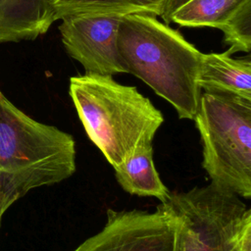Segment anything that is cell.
<instances>
[{"label":"cell","mask_w":251,"mask_h":251,"mask_svg":"<svg viewBox=\"0 0 251 251\" xmlns=\"http://www.w3.org/2000/svg\"><path fill=\"white\" fill-rule=\"evenodd\" d=\"M54 22L53 0H0V43L34 39Z\"/></svg>","instance_id":"obj_9"},{"label":"cell","mask_w":251,"mask_h":251,"mask_svg":"<svg viewBox=\"0 0 251 251\" xmlns=\"http://www.w3.org/2000/svg\"><path fill=\"white\" fill-rule=\"evenodd\" d=\"M69 93L87 136L113 168L153 147L164 117L136 87L84 74L70 77Z\"/></svg>","instance_id":"obj_2"},{"label":"cell","mask_w":251,"mask_h":251,"mask_svg":"<svg viewBox=\"0 0 251 251\" xmlns=\"http://www.w3.org/2000/svg\"><path fill=\"white\" fill-rule=\"evenodd\" d=\"M197 83L204 92L230 94L251 100L250 56L232 58L226 52L202 54Z\"/></svg>","instance_id":"obj_8"},{"label":"cell","mask_w":251,"mask_h":251,"mask_svg":"<svg viewBox=\"0 0 251 251\" xmlns=\"http://www.w3.org/2000/svg\"><path fill=\"white\" fill-rule=\"evenodd\" d=\"M177 221L160 203L154 212L107 210L103 228L74 251H176Z\"/></svg>","instance_id":"obj_6"},{"label":"cell","mask_w":251,"mask_h":251,"mask_svg":"<svg viewBox=\"0 0 251 251\" xmlns=\"http://www.w3.org/2000/svg\"><path fill=\"white\" fill-rule=\"evenodd\" d=\"M121 19L116 15H81L61 20L58 28L63 45L85 74L112 76L127 73L118 47Z\"/></svg>","instance_id":"obj_7"},{"label":"cell","mask_w":251,"mask_h":251,"mask_svg":"<svg viewBox=\"0 0 251 251\" xmlns=\"http://www.w3.org/2000/svg\"><path fill=\"white\" fill-rule=\"evenodd\" d=\"M75 172L74 137L33 120L0 89V226L8 208L28 191L61 182Z\"/></svg>","instance_id":"obj_3"},{"label":"cell","mask_w":251,"mask_h":251,"mask_svg":"<svg viewBox=\"0 0 251 251\" xmlns=\"http://www.w3.org/2000/svg\"><path fill=\"white\" fill-rule=\"evenodd\" d=\"M188 1L189 0H166L162 9V13L160 15V17L164 20L165 24H170L171 17L174 14V12Z\"/></svg>","instance_id":"obj_14"},{"label":"cell","mask_w":251,"mask_h":251,"mask_svg":"<svg viewBox=\"0 0 251 251\" xmlns=\"http://www.w3.org/2000/svg\"><path fill=\"white\" fill-rule=\"evenodd\" d=\"M247 0H189L171 17V23L188 27H216L223 25Z\"/></svg>","instance_id":"obj_12"},{"label":"cell","mask_w":251,"mask_h":251,"mask_svg":"<svg viewBox=\"0 0 251 251\" xmlns=\"http://www.w3.org/2000/svg\"><path fill=\"white\" fill-rule=\"evenodd\" d=\"M122 188L129 194L151 196L164 203L170 190L163 183L153 161V147L141 150L114 168Z\"/></svg>","instance_id":"obj_10"},{"label":"cell","mask_w":251,"mask_h":251,"mask_svg":"<svg viewBox=\"0 0 251 251\" xmlns=\"http://www.w3.org/2000/svg\"><path fill=\"white\" fill-rule=\"evenodd\" d=\"M224 41L229 48L228 55L251 50V0L245 1L220 28Z\"/></svg>","instance_id":"obj_13"},{"label":"cell","mask_w":251,"mask_h":251,"mask_svg":"<svg viewBox=\"0 0 251 251\" xmlns=\"http://www.w3.org/2000/svg\"><path fill=\"white\" fill-rule=\"evenodd\" d=\"M193 121L202 143V167L211 183L251 198V100L203 92Z\"/></svg>","instance_id":"obj_4"},{"label":"cell","mask_w":251,"mask_h":251,"mask_svg":"<svg viewBox=\"0 0 251 251\" xmlns=\"http://www.w3.org/2000/svg\"><path fill=\"white\" fill-rule=\"evenodd\" d=\"M118 47L128 74L167 100L179 119H194L201 95L197 77L203 53L150 14L122 17Z\"/></svg>","instance_id":"obj_1"},{"label":"cell","mask_w":251,"mask_h":251,"mask_svg":"<svg viewBox=\"0 0 251 251\" xmlns=\"http://www.w3.org/2000/svg\"><path fill=\"white\" fill-rule=\"evenodd\" d=\"M166 0H53L55 21L81 15L160 16Z\"/></svg>","instance_id":"obj_11"},{"label":"cell","mask_w":251,"mask_h":251,"mask_svg":"<svg viewBox=\"0 0 251 251\" xmlns=\"http://www.w3.org/2000/svg\"><path fill=\"white\" fill-rule=\"evenodd\" d=\"M163 204L177 221L176 251H251V209L237 195L210 183Z\"/></svg>","instance_id":"obj_5"}]
</instances>
